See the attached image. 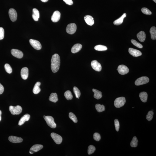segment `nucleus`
Segmentation results:
<instances>
[{
	"label": "nucleus",
	"mask_w": 156,
	"mask_h": 156,
	"mask_svg": "<svg viewBox=\"0 0 156 156\" xmlns=\"http://www.w3.org/2000/svg\"><path fill=\"white\" fill-rule=\"evenodd\" d=\"M60 61V58L58 54H56L52 56L51 60V68L53 73H56L59 70Z\"/></svg>",
	"instance_id": "1"
},
{
	"label": "nucleus",
	"mask_w": 156,
	"mask_h": 156,
	"mask_svg": "<svg viewBox=\"0 0 156 156\" xmlns=\"http://www.w3.org/2000/svg\"><path fill=\"white\" fill-rule=\"evenodd\" d=\"M43 117L47 124L50 127L52 128H55L56 127V124L54 122V119L53 117L49 116H45L44 115Z\"/></svg>",
	"instance_id": "2"
},
{
	"label": "nucleus",
	"mask_w": 156,
	"mask_h": 156,
	"mask_svg": "<svg viewBox=\"0 0 156 156\" xmlns=\"http://www.w3.org/2000/svg\"><path fill=\"white\" fill-rule=\"evenodd\" d=\"M126 102L125 97H121L116 99L114 101V105L117 108H119L123 106Z\"/></svg>",
	"instance_id": "3"
},
{
	"label": "nucleus",
	"mask_w": 156,
	"mask_h": 156,
	"mask_svg": "<svg viewBox=\"0 0 156 156\" xmlns=\"http://www.w3.org/2000/svg\"><path fill=\"white\" fill-rule=\"evenodd\" d=\"M9 110L12 115H18L21 113L22 108L20 106L18 105L15 106H11L9 107Z\"/></svg>",
	"instance_id": "4"
},
{
	"label": "nucleus",
	"mask_w": 156,
	"mask_h": 156,
	"mask_svg": "<svg viewBox=\"0 0 156 156\" xmlns=\"http://www.w3.org/2000/svg\"><path fill=\"white\" fill-rule=\"evenodd\" d=\"M149 79L146 76H143L139 78L136 80L135 84L136 86H140V85L146 84L149 82Z\"/></svg>",
	"instance_id": "5"
},
{
	"label": "nucleus",
	"mask_w": 156,
	"mask_h": 156,
	"mask_svg": "<svg viewBox=\"0 0 156 156\" xmlns=\"http://www.w3.org/2000/svg\"><path fill=\"white\" fill-rule=\"evenodd\" d=\"M77 29V26L74 23H71L67 26L66 31L68 34H73L76 32Z\"/></svg>",
	"instance_id": "6"
},
{
	"label": "nucleus",
	"mask_w": 156,
	"mask_h": 156,
	"mask_svg": "<svg viewBox=\"0 0 156 156\" xmlns=\"http://www.w3.org/2000/svg\"><path fill=\"white\" fill-rule=\"evenodd\" d=\"M30 44L34 49L37 50H41L42 46L41 43L37 40L30 39L29 40Z\"/></svg>",
	"instance_id": "7"
},
{
	"label": "nucleus",
	"mask_w": 156,
	"mask_h": 156,
	"mask_svg": "<svg viewBox=\"0 0 156 156\" xmlns=\"http://www.w3.org/2000/svg\"><path fill=\"white\" fill-rule=\"evenodd\" d=\"M117 69L120 74L122 75L126 74L128 73L129 71L128 68L126 65H119Z\"/></svg>",
	"instance_id": "8"
},
{
	"label": "nucleus",
	"mask_w": 156,
	"mask_h": 156,
	"mask_svg": "<svg viewBox=\"0 0 156 156\" xmlns=\"http://www.w3.org/2000/svg\"><path fill=\"white\" fill-rule=\"evenodd\" d=\"M51 136L54 142L56 144H60L62 142V138L60 135L55 133H52L51 134Z\"/></svg>",
	"instance_id": "9"
},
{
	"label": "nucleus",
	"mask_w": 156,
	"mask_h": 156,
	"mask_svg": "<svg viewBox=\"0 0 156 156\" xmlns=\"http://www.w3.org/2000/svg\"><path fill=\"white\" fill-rule=\"evenodd\" d=\"M92 68L95 70L97 72H100L102 69L101 64L96 60H93L92 61L91 63Z\"/></svg>",
	"instance_id": "10"
},
{
	"label": "nucleus",
	"mask_w": 156,
	"mask_h": 156,
	"mask_svg": "<svg viewBox=\"0 0 156 156\" xmlns=\"http://www.w3.org/2000/svg\"><path fill=\"white\" fill-rule=\"evenodd\" d=\"M9 13L10 18L12 21H15L17 19V12L16 10L11 8L9 9Z\"/></svg>",
	"instance_id": "11"
},
{
	"label": "nucleus",
	"mask_w": 156,
	"mask_h": 156,
	"mask_svg": "<svg viewBox=\"0 0 156 156\" xmlns=\"http://www.w3.org/2000/svg\"><path fill=\"white\" fill-rule=\"evenodd\" d=\"M11 53L13 56L18 58H21L23 56V54L19 50L12 49L11 50Z\"/></svg>",
	"instance_id": "12"
},
{
	"label": "nucleus",
	"mask_w": 156,
	"mask_h": 156,
	"mask_svg": "<svg viewBox=\"0 0 156 156\" xmlns=\"http://www.w3.org/2000/svg\"><path fill=\"white\" fill-rule=\"evenodd\" d=\"M43 148V146L42 145L39 144L34 145L31 148L29 152L30 154H33L34 153L39 151Z\"/></svg>",
	"instance_id": "13"
},
{
	"label": "nucleus",
	"mask_w": 156,
	"mask_h": 156,
	"mask_svg": "<svg viewBox=\"0 0 156 156\" xmlns=\"http://www.w3.org/2000/svg\"><path fill=\"white\" fill-rule=\"evenodd\" d=\"M61 14L59 11H55L51 17V20L54 22H57L60 19Z\"/></svg>",
	"instance_id": "14"
},
{
	"label": "nucleus",
	"mask_w": 156,
	"mask_h": 156,
	"mask_svg": "<svg viewBox=\"0 0 156 156\" xmlns=\"http://www.w3.org/2000/svg\"><path fill=\"white\" fill-rule=\"evenodd\" d=\"M129 52L131 55L135 57L140 56L142 54V53L140 51L132 48L129 49Z\"/></svg>",
	"instance_id": "15"
},
{
	"label": "nucleus",
	"mask_w": 156,
	"mask_h": 156,
	"mask_svg": "<svg viewBox=\"0 0 156 156\" xmlns=\"http://www.w3.org/2000/svg\"><path fill=\"white\" fill-rule=\"evenodd\" d=\"M21 76L23 80H26L28 76V69L27 67L22 68L21 72Z\"/></svg>",
	"instance_id": "16"
},
{
	"label": "nucleus",
	"mask_w": 156,
	"mask_h": 156,
	"mask_svg": "<svg viewBox=\"0 0 156 156\" xmlns=\"http://www.w3.org/2000/svg\"><path fill=\"white\" fill-rule=\"evenodd\" d=\"M84 19L86 23L89 25L92 26L94 24V19L91 16L89 15H86L84 17Z\"/></svg>",
	"instance_id": "17"
},
{
	"label": "nucleus",
	"mask_w": 156,
	"mask_h": 156,
	"mask_svg": "<svg viewBox=\"0 0 156 156\" xmlns=\"http://www.w3.org/2000/svg\"><path fill=\"white\" fill-rule=\"evenodd\" d=\"M9 141L13 143H18L22 142L23 141L21 138L14 136H10L9 138Z\"/></svg>",
	"instance_id": "18"
},
{
	"label": "nucleus",
	"mask_w": 156,
	"mask_h": 156,
	"mask_svg": "<svg viewBox=\"0 0 156 156\" xmlns=\"http://www.w3.org/2000/svg\"><path fill=\"white\" fill-rule=\"evenodd\" d=\"M30 118V115L28 114H26L23 116L19 121L18 125L19 126H22L25 123L26 121H28Z\"/></svg>",
	"instance_id": "19"
},
{
	"label": "nucleus",
	"mask_w": 156,
	"mask_h": 156,
	"mask_svg": "<svg viewBox=\"0 0 156 156\" xmlns=\"http://www.w3.org/2000/svg\"><path fill=\"white\" fill-rule=\"evenodd\" d=\"M82 48V45L81 44H75L72 47L71 49L72 52L73 53H75L79 52L81 49Z\"/></svg>",
	"instance_id": "20"
},
{
	"label": "nucleus",
	"mask_w": 156,
	"mask_h": 156,
	"mask_svg": "<svg viewBox=\"0 0 156 156\" xmlns=\"http://www.w3.org/2000/svg\"><path fill=\"white\" fill-rule=\"evenodd\" d=\"M137 37L139 41L141 42H143L145 41L146 39L145 33L144 31H140L137 34Z\"/></svg>",
	"instance_id": "21"
},
{
	"label": "nucleus",
	"mask_w": 156,
	"mask_h": 156,
	"mask_svg": "<svg viewBox=\"0 0 156 156\" xmlns=\"http://www.w3.org/2000/svg\"><path fill=\"white\" fill-rule=\"evenodd\" d=\"M126 13H124L120 17L117 19L114 22V24L115 25L118 26L122 24L123 22L124 19L126 17Z\"/></svg>",
	"instance_id": "22"
},
{
	"label": "nucleus",
	"mask_w": 156,
	"mask_h": 156,
	"mask_svg": "<svg viewBox=\"0 0 156 156\" xmlns=\"http://www.w3.org/2000/svg\"><path fill=\"white\" fill-rule=\"evenodd\" d=\"M41 84V83L40 82H37L35 84L33 90V93L34 94H38L41 91V89L39 87Z\"/></svg>",
	"instance_id": "23"
},
{
	"label": "nucleus",
	"mask_w": 156,
	"mask_h": 156,
	"mask_svg": "<svg viewBox=\"0 0 156 156\" xmlns=\"http://www.w3.org/2000/svg\"><path fill=\"white\" fill-rule=\"evenodd\" d=\"M139 97L141 101L143 102H146L147 100L148 95L145 92H141L139 94Z\"/></svg>",
	"instance_id": "24"
},
{
	"label": "nucleus",
	"mask_w": 156,
	"mask_h": 156,
	"mask_svg": "<svg viewBox=\"0 0 156 156\" xmlns=\"http://www.w3.org/2000/svg\"><path fill=\"white\" fill-rule=\"evenodd\" d=\"M92 91L94 93V97L95 98L99 100L102 97V93L101 91L95 89H93Z\"/></svg>",
	"instance_id": "25"
},
{
	"label": "nucleus",
	"mask_w": 156,
	"mask_h": 156,
	"mask_svg": "<svg viewBox=\"0 0 156 156\" xmlns=\"http://www.w3.org/2000/svg\"><path fill=\"white\" fill-rule=\"evenodd\" d=\"M49 100L51 102H57L58 101L57 95L56 93H51L49 97Z\"/></svg>",
	"instance_id": "26"
},
{
	"label": "nucleus",
	"mask_w": 156,
	"mask_h": 156,
	"mask_svg": "<svg viewBox=\"0 0 156 156\" xmlns=\"http://www.w3.org/2000/svg\"><path fill=\"white\" fill-rule=\"evenodd\" d=\"M150 33L151 34V38L152 40L156 39V28L155 26L151 27L150 29Z\"/></svg>",
	"instance_id": "27"
},
{
	"label": "nucleus",
	"mask_w": 156,
	"mask_h": 156,
	"mask_svg": "<svg viewBox=\"0 0 156 156\" xmlns=\"http://www.w3.org/2000/svg\"><path fill=\"white\" fill-rule=\"evenodd\" d=\"M95 49L98 51H104L108 49L105 46L102 45H97L95 47Z\"/></svg>",
	"instance_id": "28"
},
{
	"label": "nucleus",
	"mask_w": 156,
	"mask_h": 156,
	"mask_svg": "<svg viewBox=\"0 0 156 156\" xmlns=\"http://www.w3.org/2000/svg\"><path fill=\"white\" fill-rule=\"evenodd\" d=\"M96 110L98 112H102L105 110V106L103 105H101L100 104H97L95 105Z\"/></svg>",
	"instance_id": "29"
},
{
	"label": "nucleus",
	"mask_w": 156,
	"mask_h": 156,
	"mask_svg": "<svg viewBox=\"0 0 156 156\" xmlns=\"http://www.w3.org/2000/svg\"><path fill=\"white\" fill-rule=\"evenodd\" d=\"M138 142L137 138L135 136L133 137L131 142L130 143L131 147H137Z\"/></svg>",
	"instance_id": "30"
},
{
	"label": "nucleus",
	"mask_w": 156,
	"mask_h": 156,
	"mask_svg": "<svg viewBox=\"0 0 156 156\" xmlns=\"http://www.w3.org/2000/svg\"><path fill=\"white\" fill-rule=\"evenodd\" d=\"M64 95L66 99L67 100H72L73 99V95H72L71 92L70 90H67L65 92Z\"/></svg>",
	"instance_id": "31"
},
{
	"label": "nucleus",
	"mask_w": 156,
	"mask_h": 156,
	"mask_svg": "<svg viewBox=\"0 0 156 156\" xmlns=\"http://www.w3.org/2000/svg\"><path fill=\"white\" fill-rule=\"evenodd\" d=\"M73 91L77 98H79L81 95V93L79 89L76 87H73Z\"/></svg>",
	"instance_id": "32"
},
{
	"label": "nucleus",
	"mask_w": 156,
	"mask_h": 156,
	"mask_svg": "<svg viewBox=\"0 0 156 156\" xmlns=\"http://www.w3.org/2000/svg\"><path fill=\"white\" fill-rule=\"evenodd\" d=\"M96 150L95 147L93 145H90L89 146L88 150V153L89 155L93 154Z\"/></svg>",
	"instance_id": "33"
},
{
	"label": "nucleus",
	"mask_w": 156,
	"mask_h": 156,
	"mask_svg": "<svg viewBox=\"0 0 156 156\" xmlns=\"http://www.w3.org/2000/svg\"><path fill=\"white\" fill-rule=\"evenodd\" d=\"M69 117L75 123H77L78 122V119L76 116L72 112H70L69 114Z\"/></svg>",
	"instance_id": "34"
},
{
	"label": "nucleus",
	"mask_w": 156,
	"mask_h": 156,
	"mask_svg": "<svg viewBox=\"0 0 156 156\" xmlns=\"http://www.w3.org/2000/svg\"><path fill=\"white\" fill-rule=\"evenodd\" d=\"M154 114V112L152 111H149L146 116V119L148 121H150L152 120Z\"/></svg>",
	"instance_id": "35"
},
{
	"label": "nucleus",
	"mask_w": 156,
	"mask_h": 156,
	"mask_svg": "<svg viewBox=\"0 0 156 156\" xmlns=\"http://www.w3.org/2000/svg\"><path fill=\"white\" fill-rule=\"evenodd\" d=\"M5 70L7 73L9 74L12 73V68L9 64H5Z\"/></svg>",
	"instance_id": "36"
},
{
	"label": "nucleus",
	"mask_w": 156,
	"mask_h": 156,
	"mask_svg": "<svg viewBox=\"0 0 156 156\" xmlns=\"http://www.w3.org/2000/svg\"><path fill=\"white\" fill-rule=\"evenodd\" d=\"M131 42L134 45L137 47V48H143L142 45L141 44H140V43L138 42L135 40L132 39L131 40Z\"/></svg>",
	"instance_id": "37"
},
{
	"label": "nucleus",
	"mask_w": 156,
	"mask_h": 156,
	"mask_svg": "<svg viewBox=\"0 0 156 156\" xmlns=\"http://www.w3.org/2000/svg\"><path fill=\"white\" fill-rule=\"evenodd\" d=\"M142 12L146 15H151L152 14L151 11L146 8H143L141 9Z\"/></svg>",
	"instance_id": "38"
},
{
	"label": "nucleus",
	"mask_w": 156,
	"mask_h": 156,
	"mask_svg": "<svg viewBox=\"0 0 156 156\" xmlns=\"http://www.w3.org/2000/svg\"><path fill=\"white\" fill-rule=\"evenodd\" d=\"M93 138L96 141H98L101 139V136L99 134L96 132L93 134Z\"/></svg>",
	"instance_id": "39"
},
{
	"label": "nucleus",
	"mask_w": 156,
	"mask_h": 156,
	"mask_svg": "<svg viewBox=\"0 0 156 156\" xmlns=\"http://www.w3.org/2000/svg\"><path fill=\"white\" fill-rule=\"evenodd\" d=\"M116 130L118 132L119 131L120 128V124L119 121L118 119H115L114 121Z\"/></svg>",
	"instance_id": "40"
},
{
	"label": "nucleus",
	"mask_w": 156,
	"mask_h": 156,
	"mask_svg": "<svg viewBox=\"0 0 156 156\" xmlns=\"http://www.w3.org/2000/svg\"><path fill=\"white\" fill-rule=\"evenodd\" d=\"M4 34L5 31L4 28H3L0 27V40H2L4 39Z\"/></svg>",
	"instance_id": "41"
},
{
	"label": "nucleus",
	"mask_w": 156,
	"mask_h": 156,
	"mask_svg": "<svg viewBox=\"0 0 156 156\" xmlns=\"http://www.w3.org/2000/svg\"><path fill=\"white\" fill-rule=\"evenodd\" d=\"M33 14L35 15L37 17L39 18L40 17L39 12L37 9L34 8L33 9Z\"/></svg>",
	"instance_id": "42"
},
{
	"label": "nucleus",
	"mask_w": 156,
	"mask_h": 156,
	"mask_svg": "<svg viewBox=\"0 0 156 156\" xmlns=\"http://www.w3.org/2000/svg\"><path fill=\"white\" fill-rule=\"evenodd\" d=\"M63 0L65 2V3L68 5H71L73 4V2L72 0Z\"/></svg>",
	"instance_id": "43"
},
{
	"label": "nucleus",
	"mask_w": 156,
	"mask_h": 156,
	"mask_svg": "<svg viewBox=\"0 0 156 156\" xmlns=\"http://www.w3.org/2000/svg\"><path fill=\"white\" fill-rule=\"evenodd\" d=\"M4 88L3 86L0 83V95L2 94L3 93Z\"/></svg>",
	"instance_id": "44"
},
{
	"label": "nucleus",
	"mask_w": 156,
	"mask_h": 156,
	"mask_svg": "<svg viewBox=\"0 0 156 156\" xmlns=\"http://www.w3.org/2000/svg\"><path fill=\"white\" fill-rule=\"evenodd\" d=\"M32 17L33 19L35 21H37L39 20V19L37 16H36L35 15H34L33 14L32 15Z\"/></svg>",
	"instance_id": "45"
},
{
	"label": "nucleus",
	"mask_w": 156,
	"mask_h": 156,
	"mask_svg": "<svg viewBox=\"0 0 156 156\" xmlns=\"http://www.w3.org/2000/svg\"><path fill=\"white\" fill-rule=\"evenodd\" d=\"M41 0L43 2H48V0Z\"/></svg>",
	"instance_id": "46"
},
{
	"label": "nucleus",
	"mask_w": 156,
	"mask_h": 156,
	"mask_svg": "<svg viewBox=\"0 0 156 156\" xmlns=\"http://www.w3.org/2000/svg\"><path fill=\"white\" fill-rule=\"evenodd\" d=\"M2 112H1V111L0 110V115H2Z\"/></svg>",
	"instance_id": "47"
},
{
	"label": "nucleus",
	"mask_w": 156,
	"mask_h": 156,
	"mask_svg": "<svg viewBox=\"0 0 156 156\" xmlns=\"http://www.w3.org/2000/svg\"><path fill=\"white\" fill-rule=\"evenodd\" d=\"M1 120V115H0V122Z\"/></svg>",
	"instance_id": "48"
},
{
	"label": "nucleus",
	"mask_w": 156,
	"mask_h": 156,
	"mask_svg": "<svg viewBox=\"0 0 156 156\" xmlns=\"http://www.w3.org/2000/svg\"><path fill=\"white\" fill-rule=\"evenodd\" d=\"M153 1H154V2L156 3V0H153Z\"/></svg>",
	"instance_id": "49"
},
{
	"label": "nucleus",
	"mask_w": 156,
	"mask_h": 156,
	"mask_svg": "<svg viewBox=\"0 0 156 156\" xmlns=\"http://www.w3.org/2000/svg\"><path fill=\"white\" fill-rule=\"evenodd\" d=\"M134 108V107H132V108Z\"/></svg>",
	"instance_id": "50"
}]
</instances>
